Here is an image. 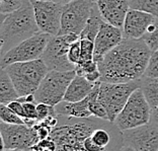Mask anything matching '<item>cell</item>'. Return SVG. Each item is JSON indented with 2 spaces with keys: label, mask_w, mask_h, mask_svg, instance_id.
Returning <instances> with one entry per match:
<instances>
[{
  "label": "cell",
  "mask_w": 158,
  "mask_h": 151,
  "mask_svg": "<svg viewBox=\"0 0 158 151\" xmlns=\"http://www.w3.org/2000/svg\"><path fill=\"white\" fill-rule=\"evenodd\" d=\"M30 151H57V146L55 141L51 137H49L40 140L31 147Z\"/></svg>",
  "instance_id": "31"
},
{
  "label": "cell",
  "mask_w": 158,
  "mask_h": 151,
  "mask_svg": "<svg viewBox=\"0 0 158 151\" xmlns=\"http://www.w3.org/2000/svg\"><path fill=\"white\" fill-rule=\"evenodd\" d=\"M150 117L151 107L146 100L142 89L138 88L131 94L114 123L121 131H125L149 124Z\"/></svg>",
  "instance_id": "7"
},
{
  "label": "cell",
  "mask_w": 158,
  "mask_h": 151,
  "mask_svg": "<svg viewBox=\"0 0 158 151\" xmlns=\"http://www.w3.org/2000/svg\"><path fill=\"white\" fill-rule=\"evenodd\" d=\"M150 124L158 126V106L151 110V117H150Z\"/></svg>",
  "instance_id": "33"
},
{
  "label": "cell",
  "mask_w": 158,
  "mask_h": 151,
  "mask_svg": "<svg viewBox=\"0 0 158 151\" xmlns=\"http://www.w3.org/2000/svg\"><path fill=\"white\" fill-rule=\"evenodd\" d=\"M0 138L1 151L5 149L30 151L31 147L40 141L33 126L7 124L4 122L0 123Z\"/></svg>",
  "instance_id": "11"
},
{
  "label": "cell",
  "mask_w": 158,
  "mask_h": 151,
  "mask_svg": "<svg viewBox=\"0 0 158 151\" xmlns=\"http://www.w3.org/2000/svg\"><path fill=\"white\" fill-rule=\"evenodd\" d=\"M144 76L158 78V50L152 52Z\"/></svg>",
  "instance_id": "29"
},
{
  "label": "cell",
  "mask_w": 158,
  "mask_h": 151,
  "mask_svg": "<svg viewBox=\"0 0 158 151\" xmlns=\"http://www.w3.org/2000/svg\"><path fill=\"white\" fill-rule=\"evenodd\" d=\"M37 112H38L37 121H44L50 117L57 116L55 107L47 105V103H38Z\"/></svg>",
  "instance_id": "28"
},
{
  "label": "cell",
  "mask_w": 158,
  "mask_h": 151,
  "mask_svg": "<svg viewBox=\"0 0 158 151\" xmlns=\"http://www.w3.org/2000/svg\"><path fill=\"white\" fill-rule=\"evenodd\" d=\"M31 1V0H1L0 3V11L2 14H8L15 10L19 9L26 3Z\"/></svg>",
  "instance_id": "26"
},
{
  "label": "cell",
  "mask_w": 158,
  "mask_h": 151,
  "mask_svg": "<svg viewBox=\"0 0 158 151\" xmlns=\"http://www.w3.org/2000/svg\"><path fill=\"white\" fill-rule=\"evenodd\" d=\"M140 87H141V79L126 83L100 82L98 99L105 107L109 121L114 123L118 115L130 99L131 94Z\"/></svg>",
  "instance_id": "5"
},
{
  "label": "cell",
  "mask_w": 158,
  "mask_h": 151,
  "mask_svg": "<svg viewBox=\"0 0 158 151\" xmlns=\"http://www.w3.org/2000/svg\"><path fill=\"white\" fill-rule=\"evenodd\" d=\"M4 151H28V150H19V149H5Z\"/></svg>",
  "instance_id": "36"
},
{
  "label": "cell",
  "mask_w": 158,
  "mask_h": 151,
  "mask_svg": "<svg viewBox=\"0 0 158 151\" xmlns=\"http://www.w3.org/2000/svg\"><path fill=\"white\" fill-rule=\"evenodd\" d=\"M96 83H92V82L88 81L84 76L76 74L75 77L72 79V81L70 82L69 86H68L63 100L70 103H76L79 102V100L84 99L90 94Z\"/></svg>",
  "instance_id": "18"
},
{
  "label": "cell",
  "mask_w": 158,
  "mask_h": 151,
  "mask_svg": "<svg viewBox=\"0 0 158 151\" xmlns=\"http://www.w3.org/2000/svg\"><path fill=\"white\" fill-rule=\"evenodd\" d=\"M7 107H8L11 111H13V112L15 113L16 115H19L20 118H23V120L26 121V123H27L26 115H24V107H23V103L19 102V99H16V100H14V102L9 103L8 105H7Z\"/></svg>",
  "instance_id": "32"
},
{
  "label": "cell",
  "mask_w": 158,
  "mask_h": 151,
  "mask_svg": "<svg viewBox=\"0 0 158 151\" xmlns=\"http://www.w3.org/2000/svg\"><path fill=\"white\" fill-rule=\"evenodd\" d=\"M142 39L152 52L158 50V17Z\"/></svg>",
  "instance_id": "24"
},
{
  "label": "cell",
  "mask_w": 158,
  "mask_h": 151,
  "mask_svg": "<svg viewBox=\"0 0 158 151\" xmlns=\"http://www.w3.org/2000/svg\"><path fill=\"white\" fill-rule=\"evenodd\" d=\"M52 36L39 31L30 39L21 42L2 56L1 68L19 62H28L41 59Z\"/></svg>",
  "instance_id": "9"
},
{
  "label": "cell",
  "mask_w": 158,
  "mask_h": 151,
  "mask_svg": "<svg viewBox=\"0 0 158 151\" xmlns=\"http://www.w3.org/2000/svg\"><path fill=\"white\" fill-rule=\"evenodd\" d=\"M68 58L69 61L73 65L76 66L81 60V45H80V39L77 41L73 42L70 45L69 52H68Z\"/></svg>",
  "instance_id": "30"
},
{
  "label": "cell",
  "mask_w": 158,
  "mask_h": 151,
  "mask_svg": "<svg viewBox=\"0 0 158 151\" xmlns=\"http://www.w3.org/2000/svg\"><path fill=\"white\" fill-rule=\"evenodd\" d=\"M31 3L40 31L50 36H58L64 5L52 0H31Z\"/></svg>",
  "instance_id": "12"
},
{
  "label": "cell",
  "mask_w": 158,
  "mask_h": 151,
  "mask_svg": "<svg viewBox=\"0 0 158 151\" xmlns=\"http://www.w3.org/2000/svg\"><path fill=\"white\" fill-rule=\"evenodd\" d=\"M50 137L55 141L57 151H120L124 146L123 132L117 125L96 117L59 116V123Z\"/></svg>",
  "instance_id": "1"
},
{
  "label": "cell",
  "mask_w": 158,
  "mask_h": 151,
  "mask_svg": "<svg viewBox=\"0 0 158 151\" xmlns=\"http://www.w3.org/2000/svg\"><path fill=\"white\" fill-rule=\"evenodd\" d=\"M100 82L102 81H98V83L95 84L91 93L84 99L79 100V102H76V103H70V102L62 100V102L55 107L57 115L67 117V118H76V119L92 117V114L90 112V103L94 94L99 89Z\"/></svg>",
  "instance_id": "17"
},
{
  "label": "cell",
  "mask_w": 158,
  "mask_h": 151,
  "mask_svg": "<svg viewBox=\"0 0 158 151\" xmlns=\"http://www.w3.org/2000/svg\"><path fill=\"white\" fill-rule=\"evenodd\" d=\"M40 31L31 1L8 14H2L1 55Z\"/></svg>",
  "instance_id": "3"
},
{
  "label": "cell",
  "mask_w": 158,
  "mask_h": 151,
  "mask_svg": "<svg viewBox=\"0 0 158 151\" xmlns=\"http://www.w3.org/2000/svg\"><path fill=\"white\" fill-rule=\"evenodd\" d=\"M151 54L152 51L143 39L124 38L98 64L100 81L126 83L141 79L145 74Z\"/></svg>",
  "instance_id": "2"
},
{
  "label": "cell",
  "mask_w": 158,
  "mask_h": 151,
  "mask_svg": "<svg viewBox=\"0 0 158 151\" xmlns=\"http://www.w3.org/2000/svg\"><path fill=\"white\" fill-rule=\"evenodd\" d=\"M79 39H80V45H81V60H80V62L93 60V53H94V41L89 40V39H85V38H79Z\"/></svg>",
  "instance_id": "25"
},
{
  "label": "cell",
  "mask_w": 158,
  "mask_h": 151,
  "mask_svg": "<svg viewBox=\"0 0 158 151\" xmlns=\"http://www.w3.org/2000/svg\"><path fill=\"white\" fill-rule=\"evenodd\" d=\"M0 119H1V122H4L7 124H26V121L23 118H20L19 115H16L13 111L10 110L7 105H2V103H0Z\"/></svg>",
  "instance_id": "23"
},
{
  "label": "cell",
  "mask_w": 158,
  "mask_h": 151,
  "mask_svg": "<svg viewBox=\"0 0 158 151\" xmlns=\"http://www.w3.org/2000/svg\"><path fill=\"white\" fill-rule=\"evenodd\" d=\"M75 71H76V74L84 76L88 81L92 82V83H96L98 81H100V72L98 69V65L94 60L80 62L75 67Z\"/></svg>",
  "instance_id": "21"
},
{
  "label": "cell",
  "mask_w": 158,
  "mask_h": 151,
  "mask_svg": "<svg viewBox=\"0 0 158 151\" xmlns=\"http://www.w3.org/2000/svg\"><path fill=\"white\" fill-rule=\"evenodd\" d=\"M4 69L20 96L35 94L43 79L50 71L42 58L28 62L13 63Z\"/></svg>",
  "instance_id": "4"
},
{
  "label": "cell",
  "mask_w": 158,
  "mask_h": 151,
  "mask_svg": "<svg viewBox=\"0 0 158 151\" xmlns=\"http://www.w3.org/2000/svg\"><path fill=\"white\" fill-rule=\"evenodd\" d=\"M76 75V71H56L50 70L37 91L35 99L37 103H44L56 107L64 99L70 82Z\"/></svg>",
  "instance_id": "6"
},
{
  "label": "cell",
  "mask_w": 158,
  "mask_h": 151,
  "mask_svg": "<svg viewBox=\"0 0 158 151\" xmlns=\"http://www.w3.org/2000/svg\"><path fill=\"white\" fill-rule=\"evenodd\" d=\"M123 39L124 36L122 28L102 20L98 36L94 40L93 60L98 64L107 53H110L123 41Z\"/></svg>",
  "instance_id": "14"
},
{
  "label": "cell",
  "mask_w": 158,
  "mask_h": 151,
  "mask_svg": "<svg viewBox=\"0 0 158 151\" xmlns=\"http://www.w3.org/2000/svg\"><path fill=\"white\" fill-rule=\"evenodd\" d=\"M122 132L124 146L135 151H158V126L149 123Z\"/></svg>",
  "instance_id": "13"
},
{
  "label": "cell",
  "mask_w": 158,
  "mask_h": 151,
  "mask_svg": "<svg viewBox=\"0 0 158 151\" xmlns=\"http://www.w3.org/2000/svg\"><path fill=\"white\" fill-rule=\"evenodd\" d=\"M131 9H137L158 17V0H129Z\"/></svg>",
  "instance_id": "22"
},
{
  "label": "cell",
  "mask_w": 158,
  "mask_h": 151,
  "mask_svg": "<svg viewBox=\"0 0 158 151\" xmlns=\"http://www.w3.org/2000/svg\"><path fill=\"white\" fill-rule=\"evenodd\" d=\"M92 1H94V2H96V1H98V0H92Z\"/></svg>",
  "instance_id": "37"
},
{
  "label": "cell",
  "mask_w": 158,
  "mask_h": 151,
  "mask_svg": "<svg viewBox=\"0 0 158 151\" xmlns=\"http://www.w3.org/2000/svg\"><path fill=\"white\" fill-rule=\"evenodd\" d=\"M52 1L57 2V3H60V4H62V5H65V4H67V3L73 1V0H52Z\"/></svg>",
  "instance_id": "34"
},
{
  "label": "cell",
  "mask_w": 158,
  "mask_h": 151,
  "mask_svg": "<svg viewBox=\"0 0 158 151\" xmlns=\"http://www.w3.org/2000/svg\"><path fill=\"white\" fill-rule=\"evenodd\" d=\"M20 98L17 92L11 78L4 68H1L0 73V103L8 105L9 103L14 102Z\"/></svg>",
  "instance_id": "19"
},
{
  "label": "cell",
  "mask_w": 158,
  "mask_h": 151,
  "mask_svg": "<svg viewBox=\"0 0 158 151\" xmlns=\"http://www.w3.org/2000/svg\"><path fill=\"white\" fill-rule=\"evenodd\" d=\"M98 91L99 89L98 90V92L95 93L94 96L90 103V112L92 114V117H96V118H99V119H102V120H107L109 121V117H107V113L100 102L98 100Z\"/></svg>",
  "instance_id": "27"
},
{
  "label": "cell",
  "mask_w": 158,
  "mask_h": 151,
  "mask_svg": "<svg viewBox=\"0 0 158 151\" xmlns=\"http://www.w3.org/2000/svg\"><path fill=\"white\" fill-rule=\"evenodd\" d=\"M98 11L106 23L122 28L130 10L129 0H98Z\"/></svg>",
  "instance_id": "16"
},
{
  "label": "cell",
  "mask_w": 158,
  "mask_h": 151,
  "mask_svg": "<svg viewBox=\"0 0 158 151\" xmlns=\"http://www.w3.org/2000/svg\"><path fill=\"white\" fill-rule=\"evenodd\" d=\"M156 16L137 9H130L127 13L122 27L126 39H142L150 27L154 23Z\"/></svg>",
  "instance_id": "15"
},
{
  "label": "cell",
  "mask_w": 158,
  "mask_h": 151,
  "mask_svg": "<svg viewBox=\"0 0 158 151\" xmlns=\"http://www.w3.org/2000/svg\"><path fill=\"white\" fill-rule=\"evenodd\" d=\"M79 36L65 35L52 36L42 56L49 70L56 71H71L75 70V65L69 61L68 52L70 45L77 41Z\"/></svg>",
  "instance_id": "10"
},
{
  "label": "cell",
  "mask_w": 158,
  "mask_h": 151,
  "mask_svg": "<svg viewBox=\"0 0 158 151\" xmlns=\"http://www.w3.org/2000/svg\"><path fill=\"white\" fill-rule=\"evenodd\" d=\"M146 100L151 110L158 106V78L146 77L141 78V87Z\"/></svg>",
  "instance_id": "20"
},
{
  "label": "cell",
  "mask_w": 158,
  "mask_h": 151,
  "mask_svg": "<svg viewBox=\"0 0 158 151\" xmlns=\"http://www.w3.org/2000/svg\"><path fill=\"white\" fill-rule=\"evenodd\" d=\"M120 151H135V150L133 149L132 147H129V146H123V148H122Z\"/></svg>",
  "instance_id": "35"
},
{
  "label": "cell",
  "mask_w": 158,
  "mask_h": 151,
  "mask_svg": "<svg viewBox=\"0 0 158 151\" xmlns=\"http://www.w3.org/2000/svg\"><path fill=\"white\" fill-rule=\"evenodd\" d=\"M95 4L96 2L92 0H73L64 5L58 36H80L90 19Z\"/></svg>",
  "instance_id": "8"
}]
</instances>
